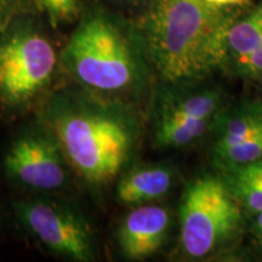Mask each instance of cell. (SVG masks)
<instances>
[{
	"label": "cell",
	"instance_id": "obj_7",
	"mask_svg": "<svg viewBox=\"0 0 262 262\" xmlns=\"http://www.w3.org/2000/svg\"><path fill=\"white\" fill-rule=\"evenodd\" d=\"M3 169L10 181L32 193H58L74 175L56 137L39 119L11 140Z\"/></svg>",
	"mask_w": 262,
	"mask_h": 262
},
{
	"label": "cell",
	"instance_id": "obj_13",
	"mask_svg": "<svg viewBox=\"0 0 262 262\" xmlns=\"http://www.w3.org/2000/svg\"><path fill=\"white\" fill-rule=\"evenodd\" d=\"M262 44V3L239 21H234L228 32V54L235 60L245 57Z\"/></svg>",
	"mask_w": 262,
	"mask_h": 262
},
{
	"label": "cell",
	"instance_id": "obj_6",
	"mask_svg": "<svg viewBox=\"0 0 262 262\" xmlns=\"http://www.w3.org/2000/svg\"><path fill=\"white\" fill-rule=\"evenodd\" d=\"M180 244L187 256L204 257L229 241L241 227V204L224 180L196 179L180 204Z\"/></svg>",
	"mask_w": 262,
	"mask_h": 262
},
{
	"label": "cell",
	"instance_id": "obj_16",
	"mask_svg": "<svg viewBox=\"0 0 262 262\" xmlns=\"http://www.w3.org/2000/svg\"><path fill=\"white\" fill-rule=\"evenodd\" d=\"M237 63L243 74L258 77L262 73V44L248 56L238 58Z\"/></svg>",
	"mask_w": 262,
	"mask_h": 262
},
{
	"label": "cell",
	"instance_id": "obj_14",
	"mask_svg": "<svg viewBox=\"0 0 262 262\" xmlns=\"http://www.w3.org/2000/svg\"><path fill=\"white\" fill-rule=\"evenodd\" d=\"M215 162L224 170L262 159V133L250 136L214 155Z\"/></svg>",
	"mask_w": 262,
	"mask_h": 262
},
{
	"label": "cell",
	"instance_id": "obj_15",
	"mask_svg": "<svg viewBox=\"0 0 262 262\" xmlns=\"http://www.w3.org/2000/svg\"><path fill=\"white\" fill-rule=\"evenodd\" d=\"M54 26L70 24L80 12V0H33Z\"/></svg>",
	"mask_w": 262,
	"mask_h": 262
},
{
	"label": "cell",
	"instance_id": "obj_11",
	"mask_svg": "<svg viewBox=\"0 0 262 262\" xmlns=\"http://www.w3.org/2000/svg\"><path fill=\"white\" fill-rule=\"evenodd\" d=\"M214 155L262 133V104L242 103L227 112L219 113L214 125Z\"/></svg>",
	"mask_w": 262,
	"mask_h": 262
},
{
	"label": "cell",
	"instance_id": "obj_19",
	"mask_svg": "<svg viewBox=\"0 0 262 262\" xmlns=\"http://www.w3.org/2000/svg\"><path fill=\"white\" fill-rule=\"evenodd\" d=\"M204 2L209 3V4L220 6V8H228V6L242 4L245 0H204Z\"/></svg>",
	"mask_w": 262,
	"mask_h": 262
},
{
	"label": "cell",
	"instance_id": "obj_9",
	"mask_svg": "<svg viewBox=\"0 0 262 262\" xmlns=\"http://www.w3.org/2000/svg\"><path fill=\"white\" fill-rule=\"evenodd\" d=\"M170 228L168 209L155 204L136 205L118 229L117 242L126 260H146L162 248Z\"/></svg>",
	"mask_w": 262,
	"mask_h": 262
},
{
	"label": "cell",
	"instance_id": "obj_4",
	"mask_svg": "<svg viewBox=\"0 0 262 262\" xmlns=\"http://www.w3.org/2000/svg\"><path fill=\"white\" fill-rule=\"evenodd\" d=\"M60 68V52L44 28L18 12L0 28V111L31 107L48 93Z\"/></svg>",
	"mask_w": 262,
	"mask_h": 262
},
{
	"label": "cell",
	"instance_id": "obj_17",
	"mask_svg": "<svg viewBox=\"0 0 262 262\" xmlns=\"http://www.w3.org/2000/svg\"><path fill=\"white\" fill-rule=\"evenodd\" d=\"M19 3L21 0H0V28L18 14Z\"/></svg>",
	"mask_w": 262,
	"mask_h": 262
},
{
	"label": "cell",
	"instance_id": "obj_18",
	"mask_svg": "<svg viewBox=\"0 0 262 262\" xmlns=\"http://www.w3.org/2000/svg\"><path fill=\"white\" fill-rule=\"evenodd\" d=\"M253 232L257 243L262 248V211L255 212V219L253 224Z\"/></svg>",
	"mask_w": 262,
	"mask_h": 262
},
{
	"label": "cell",
	"instance_id": "obj_12",
	"mask_svg": "<svg viewBox=\"0 0 262 262\" xmlns=\"http://www.w3.org/2000/svg\"><path fill=\"white\" fill-rule=\"evenodd\" d=\"M222 180L241 206L262 211V159L225 170Z\"/></svg>",
	"mask_w": 262,
	"mask_h": 262
},
{
	"label": "cell",
	"instance_id": "obj_3",
	"mask_svg": "<svg viewBox=\"0 0 262 262\" xmlns=\"http://www.w3.org/2000/svg\"><path fill=\"white\" fill-rule=\"evenodd\" d=\"M60 64L75 84L111 100L139 91L149 70L136 27L101 9L81 15Z\"/></svg>",
	"mask_w": 262,
	"mask_h": 262
},
{
	"label": "cell",
	"instance_id": "obj_8",
	"mask_svg": "<svg viewBox=\"0 0 262 262\" xmlns=\"http://www.w3.org/2000/svg\"><path fill=\"white\" fill-rule=\"evenodd\" d=\"M221 98L214 90L168 94L153 113V136L162 148H180L194 142L214 125Z\"/></svg>",
	"mask_w": 262,
	"mask_h": 262
},
{
	"label": "cell",
	"instance_id": "obj_10",
	"mask_svg": "<svg viewBox=\"0 0 262 262\" xmlns=\"http://www.w3.org/2000/svg\"><path fill=\"white\" fill-rule=\"evenodd\" d=\"M172 185L168 166L141 165L129 170L117 183V199L124 205H142L164 196Z\"/></svg>",
	"mask_w": 262,
	"mask_h": 262
},
{
	"label": "cell",
	"instance_id": "obj_2",
	"mask_svg": "<svg viewBox=\"0 0 262 262\" xmlns=\"http://www.w3.org/2000/svg\"><path fill=\"white\" fill-rule=\"evenodd\" d=\"M235 19L204 0H152L136 26L149 68L164 83L204 77L228 56Z\"/></svg>",
	"mask_w": 262,
	"mask_h": 262
},
{
	"label": "cell",
	"instance_id": "obj_20",
	"mask_svg": "<svg viewBox=\"0 0 262 262\" xmlns=\"http://www.w3.org/2000/svg\"><path fill=\"white\" fill-rule=\"evenodd\" d=\"M258 78H260V80H261V85H262V73L258 75Z\"/></svg>",
	"mask_w": 262,
	"mask_h": 262
},
{
	"label": "cell",
	"instance_id": "obj_1",
	"mask_svg": "<svg viewBox=\"0 0 262 262\" xmlns=\"http://www.w3.org/2000/svg\"><path fill=\"white\" fill-rule=\"evenodd\" d=\"M39 120L56 137L74 175L90 186L116 179L139 139L125 107L77 84L49 95Z\"/></svg>",
	"mask_w": 262,
	"mask_h": 262
},
{
	"label": "cell",
	"instance_id": "obj_5",
	"mask_svg": "<svg viewBox=\"0 0 262 262\" xmlns=\"http://www.w3.org/2000/svg\"><path fill=\"white\" fill-rule=\"evenodd\" d=\"M21 228L49 254L72 262L96 256L93 228L83 212L57 193H33L12 203Z\"/></svg>",
	"mask_w": 262,
	"mask_h": 262
}]
</instances>
